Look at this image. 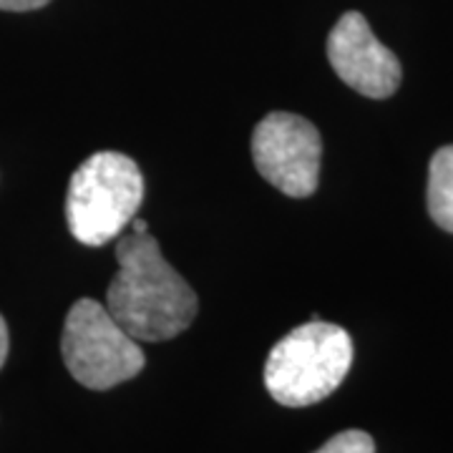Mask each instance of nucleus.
Here are the masks:
<instances>
[{"label":"nucleus","instance_id":"f257e3e1","mask_svg":"<svg viewBox=\"0 0 453 453\" xmlns=\"http://www.w3.org/2000/svg\"><path fill=\"white\" fill-rule=\"evenodd\" d=\"M119 273L106 290V310L131 338L162 342L181 335L196 318L192 285L164 259L157 237L131 232L116 244Z\"/></svg>","mask_w":453,"mask_h":453},{"label":"nucleus","instance_id":"f03ea898","mask_svg":"<svg viewBox=\"0 0 453 453\" xmlns=\"http://www.w3.org/2000/svg\"><path fill=\"white\" fill-rule=\"evenodd\" d=\"M350 365L353 340L345 327L310 320L273 345L265 363V386L280 405L305 408L335 393Z\"/></svg>","mask_w":453,"mask_h":453},{"label":"nucleus","instance_id":"7ed1b4c3","mask_svg":"<svg viewBox=\"0 0 453 453\" xmlns=\"http://www.w3.org/2000/svg\"><path fill=\"white\" fill-rule=\"evenodd\" d=\"M144 199L139 164L119 151H96L68 181L65 219L86 247H104L131 225Z\"/></svg>","mask_w":453,"mask_h":453},{"label":"nucleus","instance_id":"20e7f679","mask_svg":"<svg viewBox=\"0 0 453 453\" xmlns=\"http://www.w3.org/2000/svg\"><path fill=\"white\" fill-rule=\"evenodd\" d=\"M61 353L68 372L91 390H109L144 371V350L91 297L73 303L65 315Z\"/></svg>","mask_w":453,"mask_h":453},{"label":"nucleus","instance_id":"39448f33","mask_svg":"<svg viewBox=\"0 0 453 453\" xmlns=\"http://www.w3.org/2000/svg\"><path fill=\"white\" fill-rule=\"evenodd\" d=\"M252 159L265 181L282 195L305 199L320 181V131L297 113H267L252 134Z\"/></svg>","mask_w":453,"mask_h":453},{"label":"nucleus","instance_id":"423d86ee","mask_svg":"<svg viewBox=\"0 0 453 453\" xmlns=\"http://www.w3.org/2000/svg\"><path fill=\"white\" fill-rule=\"evenodd\" d=\"M327 61L353 91L368 98H388L401 86V61L375 35L363 13L350 11L327 35Z\"/></svg>","mask_w":453,"mask_h":453},{"label":"nucleus","instance_id":"0eeeda50","mask_svg":"<svg viewBox=\"0 0 453 453\" xmlns=\"http://www.w3.org/2000/svg\"><path fill=\"white\" fill-rule=\"evenodd\" d=\"M428 211L441 229L453 232V144L438 149L428 166Z\"/></svg>","mask_w":453,"mask_h":453},{"label":"nucleus","instance_id":"6e6552de","mask_svg":"<svg viewBox=\"0 0 453 453\" xmlns=\"http://www.w3.org/2000/svg\"><path fill=\"white\" fill-rule=\"evenodd\" d=\"M315 453H375V443L365 431H342L338 436H333L323 449Z\"/></svg>","mask_w":453,"mask_h":453},{"label":"nucleus","instance_id":"1a4fd4ad","mask_svg":"<svg viewBox=\"0 0 453 453\" xmlns=\"http://www.w3.org/2000/svg\"><path fill=\"white\" fill-rule=\"evenodd\" d=\"M50 0H0V11L8 13H28V11H38L43 5H49Z\"/></svg>","mask_w":453,"mask_h":453},{"label":"nucleus","instance_id":"9d476101","mask_svg":"<svg viewBox=\"0 0 453 453\" xmlns=\"http://www.w3.org/2000/svg\"><path fill=\"white\" fill-rule=\"evenodd\" d=\"M8 348H11V338H8V325L0 315V368L5 365V357H8Z\"/></svg>","mask_w":453,"mask_h":453},{"label":"nucleus","instance_id":"9b49d317","mask_svg":"<svg viewBox=\"0 0 453 453\" xmlns=\"http://www.w3.org/2000/svg\"><path fill=\"white\" fill-rule=\"evenodd\" d=\"M131 232H136V234H144L146 232L144 219H136V217H134V219H131Z\"/></svg>","mask_w":453,"mask_h":453}]
</instances>
